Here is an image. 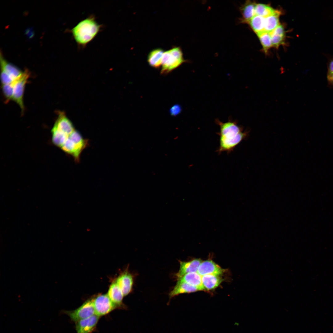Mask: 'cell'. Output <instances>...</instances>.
Instances as JSON below:
<instances>
[{
  "label": "cell",
  "instance_id": "8fae6325",
  "mask_svg": "<svg viewBox=\"0 0 333 333\" xmlns=\"http://www.w3.org/2000/svg\"><path fill=\"white\" fill-rule=\"evenodd\" d=\"M107 294L117 308H125L122 302L124 296L115 280H114L110 285Z\"/></svg>",
  "mask_w": 333,
  "mask_h": 333
},
{
  "label": "cell",
  "instance_id": "7c38bea8",
  "mask_svg": "<svg viewBox=\"0 0 333 333\" xmlns=\"http://www.w3.org/2000/svg\"><path fill=\"white\" fill-rule=\"evenodd\" d=\"M58 113L53 127L69 136L75 130L74 126L64 113L59 112Z\"/></svg>",
  "mask_w": 333,
  "mask_h": 333
},
{
  "label": "cell",
  "instance_id": "484cf974",
  "mask_svg": "<svg viewBox=\"0 0 333 333\" xmlns=\"http://www.w3.org/2000/svg\"><path fill=\"white\" fill-rule=\"evenodd\" d=\"M16 80L9 84L2 85V93L6 102L12 100Z\"/></svg>",
  "mask_w": 333,
  "mask_h": 333
},
{
  "label": "cell",
  "instance_id": "30bf717a",
  "mask_svg": "<svg viewBox=\"0 0 333 333\" xmlns=\"http://www.w3.org/2000/svg\"><path fill=\"white\" fill-rule=\"evenodd\" d=\"M127 269L120 273L115 279L124 296L128 295L130 293L134 283L133 276Z\"/></svg>",
  "mask_w": 333,
  "mask_h": 333
},
{
  "label": "cell",
  "instance_id": "3957f363",
  "mask_svg": "<svg viewBox=\"0 0 333 333\" xmlns=\"http://www.w3.org/2000/svg\"><path fill=\"white\" fill-rule=\"evenodd\" d=\"M186 61L183 58L182 50L179 47H175L164 52L161 74L168 73Z\"/></svg>",
  "mask_w": 333,
  "mask_h": 333
},
{
  "label": "cell",
  "instance_id": "7402d4cb",
  "mask_svg": "<svg viewBox=\"0 0 333 333\" xmlns=\"http://www.w3.org/2000/svg\"><path fill=\"white\" fill-rule=\"evenodd\" d=\"M265 21V18L256 15L248 24L254 31L257 34L264 31Z\"/></svg>",
  "mask_w": 333,
  "mask_h": 333
},
{
  "label": "cell",
  "instance_id": "52a82bcc",
  "mask_svg": "<svg viewBox=\"0 0 333 333\" xmlns=\"http://www.w3.org/2000/svg\"><path fill=\"white\" fill-rule=\"evenodd\" d=\"M92 299L95 314L100 317L106 315L117 308L107 294H99Z\"/></svg>",
  "mask_w": 333,
  "mask_h": 333
},
{
  "label": "cell",
  "instance_id": "cb8c5ba5",
  "mask_svg": "<svg viewBox=\"0 0 333 333\" xmlns=\"http://www.w3.org/2000/svg\"><path fill=\"white\" fill-rule=\"evenodd\" d=\"M276 10L269 5L261 3L257 4L255 9L256 15L265 18L273 14Z\"/></svg>",
  "mask_w": 333,
  "mask_h": 333
},
{
  "label": "cell",
  "instance_id": "5b68a950",
  "mask_svg": "<svg viewBox=\"0 0 333 333\" xmlns=\"http://www.w3.org/2000/svg\"><path fill=\"white\" fill-rule=\"evenodd\" d=\"M30 75L29 71L27 69L23 71L22 74L15 82L12 99L19 106L23 113L24 111L23 97L26 85Z\"/></svg>",
  "mask_w": 333,
  "mask_h": 333
},
{
  "label": "cell",
  "instance_id": "4316f807",
  "mask_svg": "<svg viewBox=\"0 0 333 333\" xmlns=\"http://www.w3.org/2000/svg\"><path fill=\"white\" fill-rule=\"evenodd\" d=\"M69 137L75 143L84 148L88 143V140L84 139L80 134L75 130L69 136Z\"/></svg>",
  "mask_w": 333,
  "mask_h": 333
},
{
  "label": "cell",
  "instance_id": "f546056e",
  "mask_svg": "<svg viewBox=\"0 0 333 333\" xmlns=\"http://www.w3.org/2000/svg\"><path fill=\"white\" fill-rule=\"evenodd\" d=\"M333 72V59L330 60L327 64V74Z\"/></svg>",
  "mask_w": 333,
  "mask_h": 333
},
{
  "label": "cell",
  "instance_id": "ac0fdd59",
  "mask_svg": "<svg viewBox=\"0 0 333 333\" xmlns=\"http://www.w3.org/2000/svg\"><path fill=\"white\" fill-rule=\"evenodd\" d=\"M201 291L198 288L184 282H177L173 290L169 294L170 298L180 294Z\"/></svg>",
  "mask_w": 333,
  "mask_h": 333
},
{
  "label": "cell",
  "instance_id": "8992f818",
  "mask_svg": "<svg viewBox=\"0 0 333 333\" xmlns=\"http://www.w3.org/2000/svg\"><path fill=\"white\" fill-rule=\"evenodd\" d=\"M64 313L69 316L72 321L75 322L92 316L95 314L92 298L85 301L76 309L64 311Z\"/></svg>",
  "mask_w": 333,
  "mask_h": 333
},
{
  "label": "cell",
  "instance_id": "603a6c76",
  "mask_svg": "<svg viewBox=\"0 0 333 333\" xmlns=\"http://www.w3.org/2000/svg\"><path fill=\"white\" fill-rule=\"evenodd\" d=\"M52 141L56 146L61 148L68 137L69 136L53 127L51 130Z\"/></svg>",
  "mask_w": 333,
  "mask_h": 333
},
{
  "label": "cell",
  "instance_id": "44dd1931",
  "mask_svg": "<svg viewBox=\"0 0 333 333\" xmlns=\"http://www.w3.org/2000/svg\"><path fill=\"white\" fill-rule=\"evenodd\" d=\"M281 12L277 10L273 14L265 18L264 31L270 33L279 25Z\"/></svg>",
  "mask_w": 333,
  "mask_h": 333
},
{
  "label": "cell",
  "instance_id": "4fadbf2b",
  "mask_svg": "<svg viewBox=\"0 0 333 333\" xmlns=\"http://www.w3.org/2000/svg\"><path fill=\"white\" fill-rule=\"evenodd\" d=\"M202 261L200 259H195L187 262L180 261V268L176 274L177 279L186 274L197 272L199 266Z\"/></svg>",
  "mask_w": 333,
  "mask_h": 333
},
{
  "label": "cell",
  "instance_id": "7a4b0ae2",
  "mask_svg": "<svg viewBox=\"0 0 333 333\" xmlns=\"http://www.w3.org/2000/svg\"><path fill=\"white\" fill-rule=\"evenodd\" d=\"M93 15L81 20L71 30L78 46L84 48L96 36L102 28Z\"/></svg>",
  "mask_w": 333,
  "mask_h": 333
},
{
  "label": "cell",
  "instance_id": "d6986e66",
  "mask_svg": "<svg viewBox=\"0 0 333 333\" xmlns=\"http://www.w3.org/2000/svg\"><path fill=\"white\" fill-rule=\"evenodd\" d=\"M270 34L273 46L278 48L280 45L284 44L286 35L284 27L282 25H279Z\"/></svg>",
  "mask_w": 333,
  "mask_h": 333
},
{
  "label": "cell",
  "instance_id": "e0dca14e",
  "mask_svg": "<svg viewBox=\"0 0 333 333\" xmlns=\"http://www.w3.org/2000/svg\"><path fill=\"white\" fill-rule=\"evenodd\" d=\"M223 280V279L220 275L207 274L202 276V284L206 291L216 289Z\"/></svg>",
  "mask_w": 333,
  "mask_h": 333
},
{
  "label": "cell",
  "instance_id": "5bb4252c",
  "mask_svg": "<svg viewBox=\"0 0 333 333\" xmlns=\"http://www.w3.org/2000/svg\"><path fill=\"white\" fill-rule=\"evenodd\" d=\"M256 3L254 2L247 0L240 8L242 15L240 19V22L248 23L250 20L256 15L255 9Z\"/></svg>",
  "mask_w": 333,
  "mask_h": 333
},
{
  "label": "cell",
  "instance_id": "277c9868",
  "mask_svg": "<svg viewBox=\"0 0 333 333\" xmlns=\"http://www.w3.org/2000/svg\"><path fill=\"white\" fill-rule=\"evenodd\" d=\"M0 55L1 82L2 85L8 84L19 77L23 72L7 62L1 54Z\"/></svg>",
  "mask_w": 333,
  "mask_h": 333
},
{
  "label": "cell",
  "instance_id": "ffe728a7",
  "mask_svg": "<svg viewBox=\"0 0 333 333\" xmlns=\"http://www.w3.org/2000/svg\"><path fill=\"white\" fill-rule=\"evenodd\" d=\"M164 51L162 49L158 48L151 51L148 56L149 64L153 68H158L162 64V58Z\"/></svg>",
  "mask_w": 333,
  "mask_h": 333
},
{
  "label": "cell",
  "instance_id": "2e32d148",
  "mask_svg": "<svg viewBox=\"0 0 333 333\" xmlns=\"http://www.w3.org/2000/svg\"><path fill=\"white\" fill-rule=\"evenodd\" d=\"M177 282H185L198 288L201 291L205 290L202 283V276L197 272L186 274L178 278Z\"/></svg>",
  "mask_w": 333,
  "mask_h": 333
},
{
  "label": "cell",
  "instance_id": "ba28073f",
  "mask_svg": "<svg viewBox=\"0 0 333 333\" xmlns=\"http://www.w3.org/2000/svg\"><path fill=\"white\" fill-rule=\"evenodd\" d=\"M100 317L96 314L75 322L77 333H91L96 327Z\"/></svg>",
  "mask_w": 333,
  "mask_h": 333
},
{
  "label": "cell",
  "instance_id": "9a60e30c",
  "mask_svg": "<svg viewBox=\"0 0 333 333\" xmlns=\"http://www.w3.org/2000/svg\"><path fill=\"white\" fill-rule=\"evenodd\" d=\"M60 148L66 153L72 156L76 162H79L80 154L84 150L75 144L69 136Z\"/></svg>",
  "mask_w": 333,
  "mask_h": 333
},
{
  "label": "cell",
  "instance_id": "d4e9b609",
  "mask_svg": "<svg viewBox=\"0 0 333 333\" xmlns=\"http://www.w3.org/2000/svg\"><path fill=\"white\" fill-rule=\"evenodd\" d=\"M257 34L261 43L264 52L267 53L273 46L270 33L264 31Z\"/></svg>",
  "mask_w": 333,
  "mask_h": 333
},
{
  "label": "cell",
  "instance_id": "83f0119b",
  "mask_svg": "<svg viewBox=\"0 0 333 333\" xmlns=\"http://www.w3.org/2000/svg\"><path fill=\"white\" fill-rule=\"evenodd\" d=\"M181 109V106L177 104L174 105L170 108L169 112L171 115L175 116L180 113Z\"/></svg>",
  "mask_w": 333,
  "mask_h": 333
},
{
  "label": "cell",
  "instance_id": "6da1fadb",
  "mask_svg": "<svg viewBox=\"0 0 333 333\" xmlns=\"http://www.w3.org/2000/svg\"><path fill=\"white\" fill-rule=\"evenodd\" d=\"M216 122L220 127V131L217 133L219 136V146L217 151L219 154L224 152L230 153L249 136V131H244L236 121L229 119L223 122L217 119Z\"/></svg>",
  "mask_w": 333,
  "mask_h": 333
},
{
  "label": "cell",
  "instance_id": "9c48e42d",
  "mask_svg": "<svg viewBox=\"0 0 333 333\" xmlns=\"http://www.w3.org/2000/svg\"><path fill=\"white\" fill-rule=\"evenodd\" d=\"M225 270L211 260L202 261L199 265L197 272L201 276L207 274L220 275Z\"/></svg>",
  "mask_w": 333,
  "mask_h": 333
},
{
  "label": "cell",
  "instance_id": "f1b7e54d",
  "mask_svg": "<svg viewBox=\"0 0 333 333\" xmlns=\"http://www.w3.org/2000/svg\"><path fill=\"white\" fill-rule=\"evenodd\" d=\"M327 77L328 85L333 88V72L327 74Z\"/></svg>",
  "mask_w": 333,
  "mask_h": 333
}]
</instances>
